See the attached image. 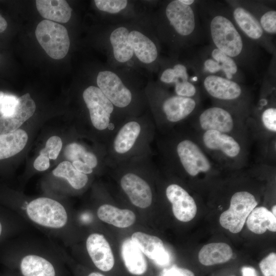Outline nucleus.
Wrapping results in <instances>:
<instances>
[{
  "mask_svg": "<svg viewBox=\"0 0 276 276\" xmlns=\"http://www.w3.org/2000/svg\"><path fill=\"white\" fill-rule=\"evenodd\" d=\"M197 8L210 44L231 57L240 68L257 73L262 49L247 38L237 27L227 3L197 1Z\"/></svg>",
  "mask_w": 276,
  "mask_h": 276,
  "instance_id": "1",
  "label": "nucleus"
},
{
  "mask_svg": "<svg viewBox=\"0 0 276 276\" xmlns=\"http://www.w3.org/2000/svg\"><path fill=\"white\" fill-rule=\"evenodd\" d=\"M162 39L173 49L191 51L200 44L205 36L197 8V1L191 5L181 0L166 3L161 15Z\"/></svg>",
  "mask_w": 276,
  "mask_h": 276,
  "instance_id": "2",
  "label": "nucleus"
},
{
  "mask_svg": "<svg viewBox=\"0 0 276 276\" xmlns=\"http://www.w3.org/2000/svg\"><path fill=\"white\" fill-rule=\"evenodd\" d=\"M188 62L200 76L216 75L236 81L244 80V75L236 62L211 44L194 51Z\"/></svg>",
  "mask_w": 276,
  "mask_h": 276,
  "instance_id": "3",
  "label": "nucleus"
},
{
  "mask_svg": "<svg viewBox=\"0 0 276 276\" xmlns=\"http://www.w3.org/2000/svg\"><path fill=\"white\" fill-rule=\"evenodd\" d=\"M233 19L244 35L259 48L270 54L275 52L273 37L266 33L257 18L239 1H226Z\"/></svg>",
  "mask_w": 276,
  "mask_h": 276,
  "instance_id": "4",
  "label": "nucleus"
},
{
  "mask_svg": "<svg viewBox=\"0 0 276 276\" xmlns=\"http://www.w3.org/2000/svg\"><path fill=\"white\" fill-rule=\"evenodd\" d=\"M35 36L47 54L54 59H61L68 53L70 40L66 29L62 25L44 19L35 30Z\"/></svg>",
  "mask_w": 276,
  "mask_h": 276,
  "instance_id": "5",
  "label": "nucleus"
},
{
  "mask_svg": "<svg viewBox=\"0 0 276 276\" xmlns=\"http://www.w3.org/2000/svg\"><path fill=\"white\" fill-rule=\"evenodd\" d=\"M258 204L254 195L247 191H240L231 197L229 209L219 218L221 225L232 233L240 232L249 214Z\"/></svg>",
  "mask_w": 276,
  "mask_h": 276,
  "instance_id": "6",
  "label": "nucleus"
},
{
  "mask_svg": "<svg viewBox=\"0 0 276 276\" xmlns=\"http://www.w3.org/2000/svg\"><path fill=\"white\" fill-rule=\"evenodd\" d=\"M29 218L40 225L60 228L67 220L66 212L58 201L47 197H40L31 201L27 207Z\"/></svg>",
  "mask_w": 276,
  "mask_h": 276,
  "instance_id": "7",
  "label": "nucleus"
},
{
  "mask_svg": "<svg viewBox=\"0 0 276 276\" xmlns=\"http://www.w3.org/2000/svg\"><path fill=\"white\" fill-rule=\"evenodd\" d=\"M176 151L182 167L191 176L207 173L212 169V164L207 155L192 140L186 139L180 142Z\"/></svg>",
  "mask_w": 276,
  "mask_h": 276,
  "instance_id": "8",
  "label": "nucleus"
},
{
  "mask_svg": "<svg viewBox=\"0 0 276 276\" xmlns=\"http://www.w3.org/2000/svg\"><path fill=\"white\" fill-rule=\"evenodd\" d=\"M83 98L89 110L93 126L97 129H106L113 110V105L98 87L89 86L83 93Z\"/></svg>",
  "mask_w": 276,
  "mask_h": 276,
  "instance_id": "9",
  "label": "nucleus"
},
{
  "mask_svg": "<svg viewBox=\"0 0 276 276\" xmlns=\"http://www.w3.org/2000/svg\"><path fill=\"white\" fill-rule=\"evenodd\" d=\"M201 80L205 92L217 101L236 103L244 97V88L236 81L216 75L205 76Z\"/></svg>",
  "mask_w": 276,
  "mask_h": 276,
  "instance_id": "10",
  "label": "nucleus"
},
{
  "mask_svg": "<svg viewBox=\"0 0 276 276\" xmlns=\"http://www.w3.org/2000/svg\"><path fill=\"white\" fill-rule=\"evenodd\" d=\"M96 81L98 87L114 106L124 108L131 103L132 97L131 91L114 72L110 70L99 72Z\"/></svg>",
  "mask_w": 276,
  "mask_h": 276,
  "instance_id": "11",
  "label": "nucleus"
},
{
  "mask_svg": "<svg viewBox=\"0 0 276 276\" xmlns=\"http://www.w3.org/2000/svg\"><path fill=\"white\" fill-rule=\"evenodd\" d=\"M168 199L172 203V211L177 219L182 222L192 220L197 212L196 204L193 198L180 186L171 184L166 189Z\"/></svg>",
  "mask_w": 276,
  "mask_h": 276,
  "instance_id": "12",
  "label": "nucleus"
},
{
  "mask_svg": "<svg viewBox=\"0 0 276 276\" xmlns=\"http://www.w3.org/2000/svg\"><path fill=\"white\" fill-rule=\"evenodd\" d=\"M198 123L203 131L213 130L228 134L235 127L234 116L227 108L214 106L209 107L199 116Z\"/></svg>",
  "mask_w": 276,
  "mask_h": 276,
  "instance_id": "13",
  "label": "nucleus"
},
{
  "mask_svg": "<svg viewBox=\"0 0 276 276\" xmlns=\"http://www.w3.org/2000/svg\"><path fill=\"white\" fill-rule=\"evenodd\" d=\"M86 246L93 263L103 271L111 270L114 264L113 255L110 245L104 236L98 233L90 234Z\"/></svg>",
  "mask_w": 276,
  "mask_h": 276,
  "instance_id": "14",
  "label": "nucleus"
},
{
  "mask_svg": "<svg viewBox=\"0 0 276 276\" xmlns=\"http://www.w3.org/2000/svg\"><path fill=\"white\" fill-rule=\"evenodd\" d=\"M121 186L134 205L144 209L151 205V190L147 182L140 176L133 173L126 174L121 178Z\"/></svg>",
  "mask_w": 276,
  "mask_h": 276,
  "instance_id": "15",
  "label": "nucleus"
},
{
  "mask_svg": "<svg viewBox=\"0 0 276 276\" xmlns=\"http://www.w3.org/2000/svg\"><path fill=\"white\" fill-rule=\"evenodd\" d=\"M36 105L29 93L18 98L13 113L8 116L0 117V134L14 131L31 118L35 112Z\"/></svg>",
  "mask_w": 276,
  "mask_h": 276,
  "instance_id": "16",
  "label": "nucleus"
},
{
  "mask_svg": "<svg viewBox=\"0 0 276 276\" xmlns=\"http://www.w3.org/2000/svg\"><path fill=\"white\" fill-rule=\"evenodd\" d=\"M131 240L144 254L157 265L164 266L169 263V254L158 237L137 232L132 234Z\"/></svg>",
  "mask_w": 276,
  "mask_h": 276,
  "instance_id": "17",
  "label": "nucleus"
},
{
  "mask_svg": "<svg viewBox=\"0 0 276 276\" xmlns=\"http://www.w3.org/2000/svg\"><path fill=\"white\" fill-rule=\"evenodd\" d=\"M202 142L208 149L221 152L229 158L237 157L241 151L240 144L234 137L218 131H205L202 135Z\"/></svg>",
  "mask_w": 276,
  "mask_h": 276,
  "instance_id": "18",
  "label": "nucleus"
},
{
  "mask_svg": "<svg viewBox=\"0 0 276 276\" xmlns=\"http://www.w3.org/2000/svg\"><path fill=\"white\" fill-rule=\"evenodd\" d=\"M196 99L177 95L167 97L162 103V110L166 119L172 123L180 121L191 115L196 109Z\"/></svg>",
  "mask_w": 276,
  "mask_h": 276,
  "instance_id": "19",
  "label": "nucleus"
},
{
  "mask_svg": "<svg viewBox=\"0 0 276 276\" xmlns=\"http://www.w3.org/2000/svg\"><path fill=\"white\" fill-rule=\"evenodd\" d=\"M129 40L134 55L142 63L150 64L155 62L158 56L157 47L147 35L136 30L129 31Z\"/></svg>",
  "mask_w": 276,
  "mask_h": 276,
  "instance_id": "20",
  "label": "nucleus"
},
{
  "mask_svg": "<svg viewBox=\"0 0 276 276\" xmlns=\"http://www.w3.org/2000/svg\"><path fill=\"white\" fill-rule=\"evenodd\" d=\"M196 72L188 62L187 63L175 62L163 70L159 76V80L163 84L174 86L186 82H191L196 84L201 79L197 74H190Z\"/></svg>",
  "mask_w": 276,
  "mask_h": 276,
  "instance_id": "21",
  "label": "nucleus"
},
{
  "mask_svg": "<svg viewBox=\"0 0 276 276\" xmlns=\"http://www.w3.org/2000/svg\"><path fill=\"white\" fill-rule=\"evenodd\" d=\"M239 2L257 18L266 33L272 37L275 35V9L259 1H239Z\"/></svg>",
  "mask_w": 276,
  "mask_h": 276,
  "instance_id": "22",
  "label": "nucleus"
},
{
  "mask_svg": "<svg viewBox=\"0 0 276 276\" xmlns=\"http://www.w3.org/2000/svg\"><path fill=\"white\" fill-rule=\"evenodd\" d=\"M121 256L125 266L132 274L142 275L147 269V262L143 253L131 240H125L121 245Z\"/></svg>",
  "mask_w": 276,
  "mask_h": 276,
  "instance_id": "23",
  "label": "nucleus"
},
{
  "mask_svg": "<svg viewBox=\"0 0 276 276\" xmlns=\"http://www.w3.org/2000/svg\"><path fill=\"white\" fill-rule=\"evenodd\" d=\"M36 8L47 20L66 23L72 15V9L64 0H37Z\"/></svg>",
  "mask_w": 276,
  "mask_h": 276,
  "instance_id": "24",
  "label": "nucleus"
},
{
  "mask_svg": "<svg viewBox=\"0 0 276 276\" xmlns=\"http://www.w3.org/2000/svg\"><path fill=\"white\" fill-rule=\"evenodd\" d=\"M129 30L124 26L114 29L110 33L109 41L114 59L119 63L129 61L134 55L129 40Z\"/></svg>",
  "mask_w": 276,
  "mask_h": 276,
  "instance_id": "25",
  "label": "nucleus"
},
{
  "mask_svg": "<svg viewBox=\"0 0 276 276\" xmlns=\"http://www.w3.org/2000/svg\"><path fill=\"white\" fill-rule=\"evenodd\" d=\"M97 215L102 221L120 228L129 227L135 220V215L132 211L120 209L107 204H103L99 208Z\"/></svg>",
  "mask_w": 276,
  "mask_h": 276,
  "instance_id": "26",
  "label": "nucleus"
},
{
  "mask_svg": "<svg viewBox=\"0 0 276 276\" xmlns=\"http://www.w3.org/2000/svg\"><path fill=\"white\" fill-rule=\"evenodd\" d=\"M22 276H56L53 264L46 259L35 255L24 257L19 264Z\"/></svg>",
  "mask_w": 276,
  "mask_h": 276,
  "instance_id": "27",
  "label": "nucleus"
},
{
  "mask_svg": "<svg viewBox=\"0 0 276 276\" xmlns=\"http://www.w3.org/2000/svg\"><path fill=\"white\" fill-rule=\"evenodd\" d=\"M233 256V250L225 243H212L203 246L198 254L199 262L205 266L224 263L229 261Z\"/></svg>",
  "mask_w": 276,
  "mask_h": 276,
  "instance_id": "28",
  "label": "nucleus"
},
{
  "mask_svg": "<svg viewBox=\"0 0 276 276\" xmlns=\"http://www.w3.org/2000/svg\"><path fill=\"white\" fill-rule=\"evenodd\" d=\"M248 229L257 234L264 233L267 229L276 232V216L264 206L256 207L247 218Z\"/></svg>",
  "mask_w": 276,
  "mask_h": 276,
  "instance_id": "29",
  "label": "nucleus"
},
{
  "mask_svg": "<svg viewBox=\"0 0 276 276\" xmlns=\"http://www.w3.org/2000/svg\"><path fill=\"white\" fill-rule=\"evenodd\" d=\"M28 136L21 129L0 134V160L11 157L20 152L27 144Z\"/></svg>",
  "mask_w": 276,
  "mask_h": 276,
  "instance_id": "30",
  "label": "nucleus"
},
{
  "mask_svg": "<svg viewBox=\"0 0 276 276\" xmlns=\"http://www.w3.org/2000/svg\"><path fill=\"white\" fill-rule=\"evenodd\" d=\"M141 126L136 122L131 121L125 124L119 131L114 141L113 146L119 153L130 150L141 132Z\"/></svg>",
  "mask_w": 276,
  "mask_h": 276,
  "instance_id": "31",
  "label": "nucleus"
},
{
  "mask_svg": "<svg viewBox=\"0 0 276 276\" xmlns=\"http://www.w3.org/2000/svg\"><path fill=\"white\" fill-rule=\"evenodd\" d=\"M53 174L66 179L73 188L77 190L83 188L88 181L86 174L78 171L67 160L61 162L53 171Z\"/></svg>",
  "mask_w": 276,
  "mask_h": 276,
  "instance_id": "32",
  "label": "nucleus"
},
{
  "mask_svg": "<svg viewBox=\"0 0 276 276\" xmlns=\"http://www.w3.org/2000/svg\"><path fill=\"white\" fill-rule=\"evenodd\" d=\"M64 156L67 161L73 162L81 160L86 164L92 169L95 168L98 164L96 155L86 150L81 145L76 143H70L64 148Z\"/></svg>",
  "mask_w": 276,
  "mask_h": 276,
  "instance_id": "33",
  "label": "nucleus"
},
{
  "mask_svg": "<svg viewBox=\"0 0 276 276\" xmlns=\"http://www.w3.org/2000/svg\"><path fill=\"white\" fill-rule=\"evenodd\" d=\"M97 8L101 11L116 14L125 9L128 4L126 0H95Z\"/></svg>",
  "mask_w": 276,
  "mask_h": 276,
  "instance_id": "34",
  "label": "nucleus"
},
{
  "mask_svg": "<svg viewBox=\"0 0 276 276\" xmlns=\"http://www.w3.org/2000/svg\"><path fill=\"white\" fill-rule=\"evenodd\" d=\"M62 147V142L58 136L50 137L46 142L45 147L40 150L39 154L47 156L49 159H56Z\"/></svg>",
  "mask_w": 276,
  "mask_h": 276,
  "instance_id": "35",
  "label": "nucleus"
},
{
  "mask_svg": "<svg viewBox=\"0 0 276 276\" xmlns=\"http://www.w3.org/2000/svg\"><path fill=\"white\" fill-rule=\"evenodd\" d=\"M263 125L267 130L275 133L276 132V108L274 106H269L265 108L261 116Z\"/></svg>",
  "mask_w": 276,
  "mask_h": 276,
  "instance_id": "36",
  "label": "nucleus"
},
{
  "mask_svg": "<svg viewBox=\"0 0 276 276\" xmlns=\"http://www.w3.org/2000/svg\"><path fill=\"white\" fill-rule=\"evenodd\" d=\"M18 102L16 96L4 94L1 101L0 114L2 116H8L12 114Z\"/></svg>",
  "mask_w": 276,
  "mask_h": 276,
  "instance_id": "37",
  "label": "nucleus"
},
{
  "mask_svg": "<svg viewBox=\"0 0 276 276\" xmlns=\"http://www.w3.org/2000/svg\"><path fill=\"white\" fill-rule=\"evenodd\" d=\"M174 86V91L178 96L196 99L198 89L196 84L191 82L178 84Z\"/></svg>",
  "mask_w": 276,
  "mask_h": 276,
  "instance_id": "38",
  "label": "nucleus"
},
{
  "mask_svg": "<svg viewBox=\"0 0 276 276\" xmlns=\"http://www.w3.org/2000/svg\"><path fill=\"white\" fill-rule=\"evenodd\" d=\"M260 268L264 276L276 275V254L270 253L259 263Z\"/></svg>",
  "mask_w": 276,
  "mask_h": 276,
  "instance_id": "39",
  "label": "nucleus"
},
{
  "mask_svg": "<svg viewBox=\"0 0 276 276\" xmlns=\"http://www.w3.org/2000/svg\"><path fill=\"white\" fill-rule=\"evenodd\" d=\"M163 276H195L191 270L178 267H173L166 270Z\"/></svg>",
  "mask_w": 276,
  "mask_h": 276,
  "instance_id": "40",
  "label": "nucleus"
},
{
  "mask_svg": "<svg viewBox=\"0 0 276 276\" xmlns=\"http://www.w3.org/2000/svg\"><path fill=\"white\" fill-rule=\"evenodd\" d=\"M34 167L38 171H45L50 167L49 158L45 155H39L34 162Z\"/></svg>",
  "mask_w": 276,
  "mask_h": 276,
  "instance_id": "41",
  "label": "nucleus"
},
{
  "mask_svg": "<svg viewBox=\"0 0 276 276\" xmlns=\"http://www.w3.org/2000/svg\"><path fill=\"white\" fill-rule=\"evenodd\" d=\"M72 164L76 170L81 173L87 174L93 172V169L81 160L74 161Z\"/></svg>",
  "mask_w": 276,
  "mask_h": 276,
  "instance_id": "42",
  "label": "nucleus"
},
{
  "mask_svg": "<svg viewBox=\"0 0 276 276\" xmlns=\"http://www.w3.org/2000/svg\"><path fill=\"white\" fill-rule=\"evenodd\" d=\"M243 276H257L255 269L251 267H243L242 268Z\"/></svg>",
  "mask_w": 276,
  "mask_h": 276,
  "instance_id": "43",
  "label": "nucleus"
},
{
  "mask_svg": "<svg viewBox=\"0 0 276 276\" xmlns=\"http://www.w3.org/2000/svg\"><path fill=\"white\" fill-rule=\"evenodd\" d=\"M8 24L6 19L0 14V33L3 32L7 29Z\"/></svg>",
  "mask_w": 276,
  "mask_h": 276,
  "instance_id": "44",
  "label": "nucleus"
},
{
  "mask_svg": "<svg viewBox=\"0 0 276 276\" xmlns=\"http://www.w3.org/2000/svg\"><path fill=\"white\" fill-rule=\"evenodd\" d=\"M87 276H105L103 274L99 273V272H91L90 273H89L88 274Z\"/></svg>",
  "mask_w": 276,
  "mask_h": 276,
  "instance_id": "45",
  "label": "nucleus"
},
{
  "mask_svg": "<svg viewBox=\"0 0 276 276\" xmlns=\"http://www.w3.org/2000/svg\"><path fill=\"white\" fill-rule=\"evenodd\" d=\"M273 215L275 216H276V205H274V206H273L272 208V212H271Z\"/></svg>",
  "mask_w": 276,
  "mask_h": 276,
  "instance_id": "46",
  "label": "nucleus"
},
{
  "mask_svg": "<svg viewBox=\"0 0 276 276\" xmlns=\"http://www.w3.org/2000/svg\"><path fill=\"white\" fill-rule=\"evenodd\" d=\"M4 93L0 90V109H1V101L2 98L4 95Z\"/></svg>",
  "mask_w": 276,
  "mask_h": 276,
  "instance_id": "47",
  "label": "nucleus"
},
{
  "mask_svg": "<svg viewBox=\"0 0 276 276\" xmlns=\"http://www.w3.org/2000/svg\"><path fill=\"white\" fill-rule=\"evenodd\" d=\"M108 127L109 128V129H113L114 128V126L112 124V123H110L109 124L108 126Z\"/></svg>",
  "mask_w": 276,
  "mask_h": 276,
  "instance_id": "48",
  "label": "nucleus"
},
{
  "mask_svg": "<svg viewBox=\"0 0 276 276\" xmlns=\"http://www.w3.org/2000/svg\"><path fill=\"white\" fill-rule=\"evenodd\" d=\"M2 225H1V223H0V236L2 233Z\"/></svg>",
  "mask_w": 276,
  "mask_h": 276,
  "instance_id": "49",
  "label": "nucleus"
},
{
  "mask_svg": "<svg viewBox=\"0 0 276 276\" xmlns=\"http://www.w3.org/2000/svg\"><path fill=\"white\" fill-rule=\"evenodd\" d=\"M274 276H276V275H274Z\"/></svg>",
  "mask_w": 276,
  "mask_h": 276,
  "instance_id": "50",
  "label": "nucleus"
}]
</instances>
